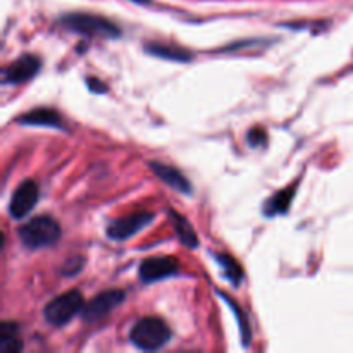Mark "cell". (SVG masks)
I'll return each mask as SVG.
<instances>
[{
	"label": "cell",
	"mask_w": 353,
	"mask_h": 353,
	"mask_svg": "<svg viewBox=\"0 0 353 353\" xmlns=\"http://www.w3.org/2000/svg\"><path fill=\"white\" fill-rule=\"evenodd\" d=\"M131 343L145 352H154L171 340V330L159 317H143L133 326L130 333Z\"/></svg>",
	"instance_id": "6da1fadb"
},
{
	"label": "cell",
	"mask_w": 353,
	"mask_h": 353,
	"mask_svg": "<svg viewBox=\"0 0 353 353\" xmlns=\"http://www.w3.org/2000/svg\"><path fill=\"white\" fill-rule=\"evenodd\" d=\"M19 238L28 248L50 247L61 238V226L48 216L34 217L19 228Z\"/></svg>",
	"instance_id": "7a4b0ae2"
},
{
	"label": "cell",
	"mask_w": 353,
	"mask_h": 353,
	"mask_svg": "<svg viewBox=\"0 0 353 353\" xmlns=\"http://www.w3.org/2000/svg\"><path fill=\"white\" fill-rule=\"evenodd\" d=\"M62 24L68 30L86 34V37L117 38L121 34V30L116 24L100 16H92V14H69L62 17Z\"/></svg>",
	"instance_id": "3957f363"
},
{
	"label": "cell",
	"mask_w": 353,
	"mask_h": 353,
	"mask_svg": "<svg viewBox=\"0 0 353 353\" xmlns=\"http://www.w3.org/2000/svg\"><path fill=\"white\" fill-rule=\"evenodd\" d=\"M85 303H83L81 293L72 290V292L62 293V295L55 296L54 300L47 303L43 310V316L52 326H64L69 321L74 319L79 312L83 310Z\"/></svg>",
	"instance_id": "277c9868"
},
{
	"label": "cell",
	"mask_w": 353,
	"mask_h": 353,
	"mask_svg": "<svg viewBox=\"0 0 353 353\" xmlns=\"http://www.w3.org/2000/svg\"><path fill=\"white\" fill-rule=\"evenodd\" d=\"M124 302V293L119 290H110V292H103L100 295L93 296L81 310V316L86 323H97V321L103 319L109 316L114 309Z\"/></svg>",
	"instance_id": "5b68a950"
},
{
	"label": "cell",
	"mask_w": 353,
	"mask_h": 353,
	"mask_svg": "<svg viewBox=\"0 0 353 353\" xmlns=\"http://www.w3.org/2000/svg\"><path fill=\"white\" fill-rule=\"evenodd\" d=\"M155 219L154 214L150 212H140V214H131V216L119 217V219L112 221L107 228V236L114 241H123L128 238L134 236L140 233L145 226Z\"/></svg>",
	"instance_id": "8992f818"
},
{
	"label": "cell",
	"mask_w": 353,
	"mask_h": 353,
	"mask_svg": "<svg viewBox=\"0 0 353 353\" xmlns=\"http://www.w3.org/2000/svg\"><path fill=\"white\" fill-rule=\"evenodd\" d=\"M140 278L145 283H155L161 279L171 278V276L178 274L179 264L174 257H164V255H157V257H148L141 261L140 264Z\"/></svg>",
	"instance_id": "52a82bcc"
},
{
	"label": "cell",
	"mask_w": 353,
	"mask_h": 353,
	"mask_svg": "<svg viewBox=\"0 0 353 353\" xmlns=\"http://www.w3.org/2000/svg\"><path fill=\"white\" fill-rule=\"evenodd\" d=\"M38 202V186L34 181H24L17 186L9 203V214L14 219H23Z\"/></svg>",
	"instance_id": "ba28073f"
},
{
	"label": "cell",
	"mask_w": 353,
	"mask_h": 353,
	"mask_svg": "<svg viewBox=\"0 0 353 353\" xmlns=\"http://www.w3.org/2000/svg\"><path fill=\"white\" fill-rule=\"evenodd\" d=\"M40 69V61L34 55H23L7 69H3V83H23L33 78Z\"/></svg>",
	"instance_id": "9c48e42d"
},
{
	"label": "cell",
	"mask_w": 353,
	"mask_h": 353,
	"mask_svg": "<svg viewBox=\"0 0 353 353\" xmlns=\"http://www.w3.org/2000/svg\"><path fill=\"white\" fill-rule=\"evenodd\" d=\"M150 169L161 181H164L165 185L171 186L176 192L186 193V195L192 193V185H190L188 179H186L178 169L162 164V162H150Z\"/></svg>",
	"instance_id": "30bf717a"
},
{
	"label": "cell",
	"mask_w": 353,
	"mask_h": 353,
	"mask_svg": "<svg viewBox=\"0 0 353 353\" xmlns=\"http://www.w3.org/2000/svg\"><path fill=\"white\" fill-rule=\"evenodd\" d=\"M21 124H30V126H48V128H62L61 116L52 109H34L31 112L24 114L19 119Z\"/></svg>",
	"instance_id": "8fae6325"
},
{
	"label": "cell",
	"mask_w": 353,
	"mask_h": 353,
	"mask_svg": "<svg viewBox=\"0 0 353 353\" xmlns=\"http://www.w3.org/2000/svg\"><path fill=\"white\" fill-rule=\"evenodd\" d=\"M171 221L172 226H174L176 234L181 240V243L188 248H196L199 247V238H196L195 230L192 228V224L181 216V214L171 212Z\"/></svg>",
	"instance_id": "7c38bea8"
},
{
	"label": "cell",
	"mask_w": 353,
	"mask_h": 353,
	"mask_svg": "<svg viewBox=\"0 0 353 353\" xmlns=\"http://www.w3.org/2000/svg\"><path fill=\"white\" fill-rule=\"evenodd\" d=\"M293 196H295V188H293V186H288V188L276 193L274 196H271V199L268 200V203H265L264 207V212L268 214V216H276V214L288 212Z\"/></svg>",
	"instance_id": "4fadbf2b"
},
{
	"label": "cell",
	"mask_w": 353,
	"mask_h": 353,
	"mask_svg": "<svg viewBox=\"0 0 353 353\" xmlns=\"http://www.w3.org/2000/svg\"><path fill=\"white\" fill-rule=\"evenodd\" d=\"M17 324L3 323L0 326V350L6 353H16L23 348L19 336H17Z\"/></svg>",
	"instance_id": "5bb4252c"
},
{
	"label": "cell",
	"mask_w": 353,
	"mask_h": 353,
	"mask_svg": "<svg viewBox=\"0 0 353 353\" xmlns=\"http://www.w3.org/2000/svg\"><path fill=\"white\" fill-rule=\"evenodd\" d=\"M147 52L148 54H154L157 55V57H162V59H169V61H190L192 59V55L188 54V52L181 50V48H172L169 47V45H162V43H150L147 45Z\"/></svg>",
	"instance_id": "9a60e30c"
},
{
	"label": "cell",
	"mask_w": 353,
	"mask_h": 353,
	"mask_svg": "<svg viewBox=\"0 0 353 353\" xmlns=\"http://www.w3.org/2000/svg\"><path fill=\"white\" fill-rule=\"evenodd\" d=\"M216 261L219 262V265H221V269H223L224 276H226V278L230 279V281L233 283L234 286L240 285L241 279H243V269H241V265L238 264V262L234 261L233 257H230V255L217 254Z\"/></svg>",
	"instance_id": "2e32d148"
},
{
	"label": "cell",
	"mask_w": 353,
	"mask_h": 353,
	"mask_svg": "<svg viewBox=\"0 0 353 353\" xmlns=\"http://www.w3.org/2000/svg\"><path fill=\"white\" fill-rule=\"evenodd\" d=\"M219 295L223 296V299L226 300V302H228V305H230L231 309H233L234 312H236L238 323H240V330H241V338H243V345H248V343H250V338H252V333H250V324H248V321H247V319H243V317H241V310L238 309L236 303L231 302L230 296L224 295V293H219Z\"/></svg>",
	"instance_id": "e0dca14e"
},
{
	"label": "cell",
	"mask_w": 353,
	"mask_h": 353,
	"mask_svg": "<svg viewBox=\"0 0 353 353\" xmlns=\"http://www.w3.org/2000/svg\"><path fill=\"white\" fill-rule=\"evenodd\" d=\"M247 140L252 147H262V145L268 143V133L261 128H254V130L248 131Z\"/></svg>",
	"instance_id": "ac0fdd59"
},
{
	"label": "cell",
	"mask_w": 353,
	"mask_h": 353,
	"mask_svg": "<svg viewBox=\"0 0 353 353\" xmlns=\"http://www.w3.org/2000/svg\"><path fill=\"white\" fill-rule=\"evenodd\" d=\"M90 88H92V90H100V93L105 92V86L100 85V81H95V79H92V81H90Z\"/></svg>",
	"instance_id": "d6986e66"
},
{
	"label": "cell",
	"mask_w": 353,
	"mask_h": 353,
	"mask_svg": "<svg viewBox=\"0 0 353 353\" xmlns=\"http://www.w3.org/2000/svg\"><path fill=\"white\" fill-rule=\"evenodd\" d=\"M133 2H141V3H147L148 0H133Z\"/></svg>",
	"instance_id": "ffe728a7"
}]
</instances>
